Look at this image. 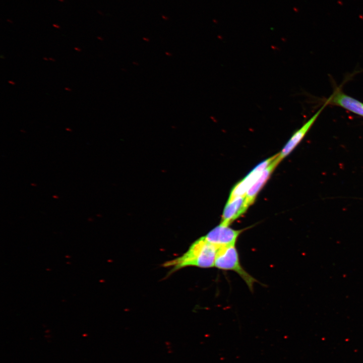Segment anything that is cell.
Wrapping results in <instances>:
<instances>
[{"instance_id":"cell-1","label":"cell","mask_w":363,"mask_h":363,"mask_svg":"<svg viewBox=\"0 0 363 363\" xmlns=\"http://www.w3.org/2000/svg\"><path fill=\"white\" fill-rule=\"evenodd\" d=\"M218 249L203 236L193 243L182 255L164 262L162 266L171 268L169 274L189 266L202 268L213 267Z\"/></svg>"},{"instance_id":"cell-2","label":"cell","mask_w":363,"mask_h":363,"mask_svg":"<svg viewBox=\"0 0 363 363\" xmlns=\"http://www.w3.org/2000/svg\"><path fill=\"white\" fill-rule=\"evenodd\" d=\"M214 267L220 270L234 271L244 280L251 291L253 290L254 283L258 282L241 265L235 245L224 247L218 249Z\"/></svg>"},{"instance_id":"cell-3","label":"cell","mask_w":363,"mask_h":363,"mask_svg":"<svg viewBox=\"0 0 363 363\" xmlns=\"http://www.w3.org/2000/svg\"><path fill=\"white\" fill-rule=\"evenodd\" d=\"M242 229L237 230L221 223L210 230L205 239L217 248L235 245Z\"/></svg>"},{"instance_id":"cell-4","label":"cell","mask_w":363,"mask_h":363,"mask_svg":"<svg viewBox=\"0 0 363 363\" xmlns=\"http://www.w3.org/2000/svg\"><path fill=\"white\" fill-rule=\"evenodd\" d=\"M277 154L259 163L245 177L238 182L231 191L228 200L236 197L245 196L248 191L259 178L263 171L276 158Z\"/></svg>"},{"instance_id":"cell-5","label":"cell","mask_w":363,"mask_h":363,"mask_svg":"<svg viewBox=\"0 0 363 363\" xmlns=\"http://www.w3.org/2000/svg\"><path fill=\"white\" fill-rule=\"evenodd\" d=\"M326 105L325 103L311 118L304 124L299 129L296 130L289 140L283 147L281 151L278 153L276 158L277 161L279 162L287 156L300 142L311 127L315 123L318 116Z\"/></svg>"},{"instance_id":"cell-6","label":"cell","mask_w":363,"mask_h":363,"mask_svg":"<svg viewBox=\"0 0 363 363\" xmlns=\"http://www.w3.org/2000/svg\"><path fill=\"white\" fill-rule=\"evenodd\" d=\"M249 207L245 196L236 197L228 200L223 211L220 223L229 226L245 213Z\"/></svg>"},{"instance_id":"cell-7","label":"cell","mask_w":363,"mask_h":363,"mask_svg":"<svg viewBox=\"0 0 363 363\" xmlns=\"http://www.w3.org/2000/svg\"><path fill=\"white\" fill-rule=\"evenodd\" d=\"M326 103L339 106L352 113L363 116V103L339 90L335 92Z\"/></svg>"},{"instance_id":"cell-8","label":"cell","mask_w":363,"mask_h":363,"mask_svg":"<svg viewBox=\"0 0 363 363\" xmlns=\"http://www.w3.org/2000/svg\"><path fill=\"white\" fill-rule=\"evenodd\" d=\"M278 164L279 163L275 158L263 171L259 178L248 191L245 197L246 202L249 206L254 203L258 193L266 184L272 172Z\"/></svg>"},{"instance_id":"cell-9","label":"cell","mask_w":363,"mask_h":363,"mask_svg":"<svg viewBox=\"0 0 363 363\" xmlns=\"http://www.w3.org/2000/svg\"><path fill=\"white\" fill-rule=\"evenodd\" d=\"M52 26L57 29H59L60 28V26H59L58 24H52Z\"/></svg>"},{"instance_id":"cell-10","label":"cell","mask_w":363,"mask_h":363,"mask_svg":"<svg viewBox=\"0 0 363 363\" xmlns=\"http://www.w3.org/2000/svg\"><path fill=\"white\" fill-rule=\"evenodd\" d=\"M74 49L78 52L81 51L82 49L78 47H75Z\"/></svg>"},{"instance_id":"cell-11","label":"cell","mask_w":363,"mask_h":363,"mask_svg":"<svg viewBox=\"0 0 363 363\" xmlns=\"http://www.w3.org/2000/svg\"><path fill=\"white\" fill-rule=\"evenodd\" d=\"M8 83L12 85H15V83L13 81H12V80L8 81Z\"/></svg>"},{"instance_id":"cell-12","label":"cell","mask_w":363,"mask_h":363,"mask_svg":"<svg viewBox=\"0 0 363 363\" xmlns=\"http://www.w3.org/2000/svg\"><path fill=\"white\" fill-rule=\"evenodd\" d=\"M65 90L68 91H71L72 89L69 87H65Z\"/></svg>"},{"instance_id":"cell-13","label":"cell","mask_w":363,"mask_h":363,"mask_svg":"<svg viewBox=\"0 0 363 363\" xmlns=\"http://www.w3.org/2000/svg\"><path fill=\"white\" fill-rule=\"evenodd\" d=\"M49 60L52 62H55V59L52 57H49Z\"/></svg>"},{"instance_id":"cell-14","label":"cell","mask_w":363,"mask_h":363,"mask_svg":"<svg viewBox=\"0 0 363 363\" xmlns=\"http://www.w3.org/2000/svg\"><path fill=\"white\" fill-rule=\"evenodd\" d=\"M7 22H9V23H13V21L11 20H10V19H7Z\"/></svg>"},{"instance_id":"cell-15","label":"cell","mask_w":363,"mask_h":363,"mask_svg":"<svg viewBox=\"0 0 363 363\" xmlns=\"http://www.w3.org/2000/svg\"><path fill=\"white\" fill-rule=\"evenodd\" d=\"M43 60H46V61H47V60H49V59H48V58H47V57H43Z\"/></svg>"},{"instance_id":"cell-16","label":"cell","mask_w":363,"mask_h":363,"mask_svg":"<svg viewBox=\"0 0 363 363\" xmlns=\"http://www.w3.org/2000/svg\"><path fill=\"white\" fill-rule=\"evenodd\" d=\"M66 131H72V130H71L70 128H66Z\"/></svg>"},{"instance_id":"cell-17","label":"cell","mask_w":363,"mask_h":363,"mask_svg":"<svg viewBox=\"0 0 363 363\" xmlns=\"http://www.w3.org/2000/svg\"><path fill=\"white\" fill-rule=\"evenodd\" d=\"M97 38L99 40H102V39L101 38H100V37H97Z\"/></svg>"},{"instance_id":"cell-18","label":"cell","mask_w":363,"mask_h":363,"mask_svg":"<svg viewBox=\"0 0 363 363\" xmlns=\"http://www.w3.org/2000/svg\"><path fill=\"white\" fill-rule=\"evenodd\" d=\"M57 1H58L60 2H64L65 1V0H57Z\"/></svg>"}]
</instances>
